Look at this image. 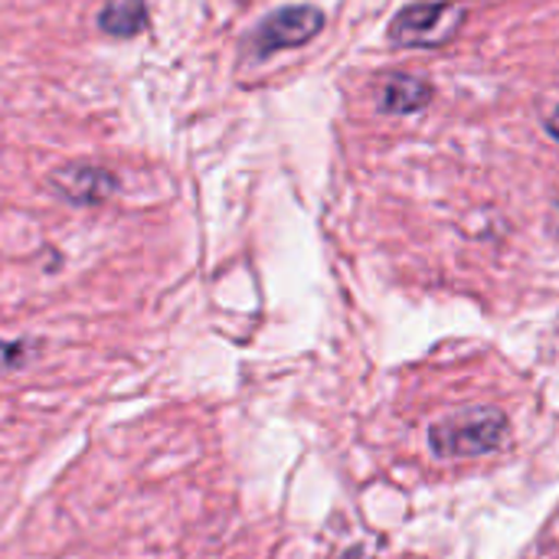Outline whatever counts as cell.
<instances>
[{"instance_id": "7", "label": "cell", "mask_w": 559, "mask_h": 559, "mask_svg": "<svg viewBox=\"0 0 559 559\" xmlns=\"http://www.w3.org/2000/svg\"><path fill=\"white\" fill-rule=\"evenodd\" d=\"M33 357V344L26 341H0V373L20 370Z\"/></svg>"}, {"instance_id": "10", "label": "cell", "mask_w": 559, "mask_h": 559, "mask_svg": "<svg viewBox=\"0 0 559 559\" xmlns=\"http://www.w3.org/2000/svg\"><path fill=\"white\" fill-rule=\"evenodd\" d=\"M557 233H559V219H557Z\"/></svg>"}, {"instance_id": "4", "label": "cell", "mask_w": 559, "mask_h": 559, "mask_svg": "<svg viewBox=\"0 0 559 559\" xmlns=\"http://www.w3.org/2000/svg\"><path fill=\"white\" fill-rule=\"evenodd\" d=\"M49 190L72 206H98L118 193V177L95 164H66L49 174Z\"/></svg>"}, {"instance_id": "2", "label": "cell", "mask_w": 559, "mask_h": 559, "mask_svg": "<svg viewBox=\"0 0 559 559\" xmlns=\"http://www.w3.org/2000/svg\"><path fill=\"white\" fill-rule=\"evenodd\" d=\"M465 20V7L455 0H419L403 7L390 20V43L406 49H436L445 46Z\"/></svg>"}, {"instance_id": "8", "label": "cell", "mask_w": 559, "mask_h": 559, "mask_svg": "<svg viewBox=\"0 0 559 559\" xmlns=\"http://www.w3.org/2000/svg\"><path fill=\"white\" fill-rule=\"evenodd\" d=\"M547 131H550V134L559 141V105L550 111V115H547Z\"/></svg>"}, {"instance_id": "5", "label": "cell", "mask_w": 559, "mask_h": 559, "mask_svg": "<svg viewBox=\"0 0 559 559\" xmlns=\"http://www.w3.org/2000/svg\"><path fill=\"white\" fill-rule=\"evenodd\" d=\"M432 95H436L432 82L409 72H393L377 88V108L386 115H413L423 111L432 102Z\"/></svg>"}, {"instance_id": "9", "label": "cell", "mask_w": 559, "mask_h": 559, "mask_svg": "<svg viewBox=\"0 0 559 559\" xmlns=\"http://www.w3.org/2000/svg\"><path fill=\"white\" fill-rule=\"evenodd\" d=\"M344 559H364V554H360V550H354V554H347Z\"/></svg>"}, {"instance_id": "3", "label": "cell", "mask_w": 559, "mask_h": 559, "mask_svg": "<svg viewBox=\"0 0 559 559\" xmlns=\"http://www.w3.org/2000/svg\"><path fill=\"white\" fill-rule=\"evenodd\" d=\"M321 29H324V13L318 7H311V3L282 7L255 26L252 39H249V52L255 59H265L278 49H295V46L311 43Z\"/></svg>"}, {"instance_id": "6", "label": "cell", "mask_w": 559, "mask_h": 559, "mask_svg": "<svg viewBox=\"0 0 559 559\" xmlns=\"http://www.w3.org/2000/svg\"><path fill=\"white\" fill-rule=\"evenodd\" d=\"M98 29L108 36H134L147 26V10L141 0H111L98 10Z\"/></svg>"}, {"instance_id": "1", "label": "cell", "mask_w": 559, "mask_h": 559, "mask_svg": "<svg viewBox=\"0 0 559 559\" xmlns=\"http://www.w3.org/2000/svg\"><path fill=\"white\" fill-rule=\"evenodd\" d=\"M508 416L491 406L455 413L429 429V449L439 459H481L504 445Z\"/></svg>"}]
</instances>
